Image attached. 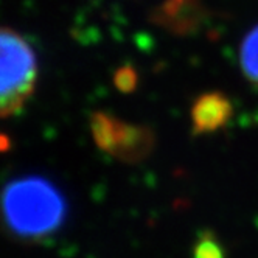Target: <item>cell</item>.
Returning <instances> with one entry per match:
<instances>
[{"instance_id":"cell-1","label":"cell","mask_w":258,"mask_h":258,"mask_svg":"<svg viewBox=\"0 0 258 258\" xmlns=\"http://www.w3.org/2000/svg\"><path fill=\"white\" fill-rule=\"evenodd\" d=\"M4 218L17 233L38 238L56 230L64 221L66 204L50 182L27 177L11 182L4 191Z\"/></svg>"},{"instance_id":"cell-2","label":"cell","mask_w":258,"mask_h":258,"mask_svg":"<svg viewBox=\"0 0 258 258\" xmlns=\"http://www.w3.org/2000/svg\"><path fill=\"white\" fill-rule=\"evenodd\" d=\"M38 77L30 44L8 28H0V117L19 110L31 95Z\"/></svg>"},{"instance_id":"cell-3","label":"cell","mask_w":258,"mask_h":258,"mask_svg":"<svg viewBox=\"0 0 258 258\" xmlns=\"http://www.w3.org/2000/svg\"><path fill=\"white\" fill-rule=\"evenodd\" d=\"M90 131L98 148L124 163H139L150 157L156 145L153 129L123 121L107 112H94Z\"/></svg>"},{"instance_id":"cell-4","label":"cell","mask_w":258,"mask_h":258,"mask_svg":"<svg viewBox=\"0 0 258 258\" xmlns=\"http://www.w3.org/2000/svg\"><path fill=\"white\" fill-rule=\"evenodd\" d=\"M233 117V103L224 92L210 90L195 98L190 109L191 133L195 136L215 134L224 129Z\"/></svg>"},{"instance_id":"cell-5","label":"cell","mask_w":258,"mask_h":258,"mask_svg":"<svg viewBox=\"0 0 258 258\" xmlns=\"http://www.w3.org/2000/svg\"><path fill=\"white\" fill-rule=\"evenodd\" d=\"M153 21L176 34H188L202 22V4L201 0H167Z\"/></svg>"},{"instance_id":"cell-6","label":"cell","mask_w":258,"mask_h":258,"mask_svg":"<svg viewBox=\"0 0 258 258\" xmlns=\"http://www.w3.org/2000/svg\"><path fill=\"white\" fill-rule=\"evenodd\" d=\"M239 67L244 78L258 87V25L253 27L241 42Z\"/></svg>"},{"instance_id":"cell-7","label":"cell","mask_w":258,"mask_h":258,"mask_svg":"<svg viewBox=\"0 0 258 258\" xmlns=\"http://www.w3.org/2000/svg\"><path fill=\"white\" fill-rule=\"evenodd\" d=\"M193 258H226V249L215 232H201L193 246Z\"/></svg>"},{"instance_id":"cell-8","label":"cell","mask_w":258,"mask_h":258,"mask_svg":"<svg viewBox=\"0 0 258 258\" xmlns=\"http://www.w3.org/2000/svg\"><path fill=\"white\" fill-rule=\"evenodd\" d=\"M114 86L121 94H133L139 86V73L133 66H121L114 73Z\"/></svg>"}]
</instances>
